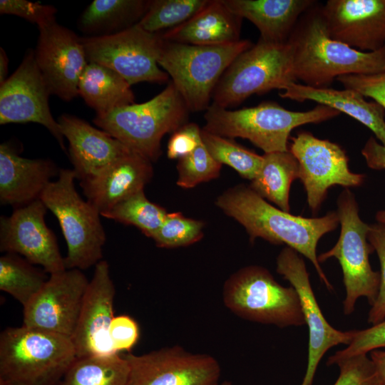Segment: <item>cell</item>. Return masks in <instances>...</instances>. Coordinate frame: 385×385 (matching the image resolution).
Instances as JSON below:
<instances>
[{
  "mask_svg": "<svg viewBox=\"0 0 385 385\" xmlns=\"http://www.w3.org/2000/svg\"><path fill=\"white\" fill-rule=\"evenodd\" d=\"M215 205L246 230L252 242L258 237L274 245H286L307 258L329 290L333 287L322 270L317 255L319 240L339 224L337 212L319 217L294 215L275 207L249 185L230 188L216 200Z\"/></svg>",
  "mask_w": 385,
  "mask_h": 385,
  "instance_id": "cell-1",
  "label": "cell"
},
{
  "mask_svg": "<svg viewBox=\"0 0 385 385\" xmlns=\"http://www.w3.org/2000/svg\"><path fill=\"white\" fill-rule=\"evenodd\" d=\"M287 41L292 49L295 78L308 86L327 88L341 76L385 70V47L363 52L334 40L317 2L299 18Z\"/></svg>",
  "mask_w": 385,
  "mask_h": 385,
  "instance_id": "cell-2",
  "label": "cell"
},
{
  "mask_svg": "<svg viewBox=\"0 0 385 385\" xmlns=\"http://www.w3.org/2000/svg\"><path fill=\"white\" fill-rule=\"evenodd\" d=\"M341 113L319 104L306 111L287 110L274 102L229 110L210 104L205 111V130L227 138L247 139L265 153L289 150L288 140L295 128L319 123Z\"/></svg>",
  "mask_w": 385,
  "mask_h": 385,
  "instance_id": "cell-3",
  "label": "cell"
},
{
  "mask_svg": "<svg viewBox=\"0 0 385 385\" xmlns=\"http://www.w3.org/2000/svg\"><path fill=\"white\" fill-rule=\"evenodd\" d=\"M76 357L66 336L24 325L0 334V379L9 385H56Z\"/></svg>",
  "mask_w": 385,
  "mask_h": 385,
  "instance_id": "cell-4",
  "label": "cell"
},
{
  "mask_svg": "<svg viewBox=\"0 0 385 385\" xmlns=\"http://www.w3.org/2000/svg\"><path fill=\"white\" fill-rule=\"evenodd\" d=\"M190 111L170 80L166 87L149 101L127 105L93 121L133 152L152 163L160 156L161 140L188 123Z\"/></svg>",
  "mask_w": 385,
  "mask_h": 385,
  "instance_id": "cell-5",
  "label": "cell"
},
{
  "mask_svg": "<svg viewBox=\"0 0 385 385\" xmlns=\"http://www.w3.org/2000/svg\"><path fill=\"white\" fill-rule=\"evenodd\" d=\"M252 45L247 39L219 46H195L163 39L158 62L190 112L205 111L225 71Z\"/></svg>",
  "mask_w": 385,
  "mask_h": 385,
  "instance_id": "cell-6",
  "label": "cell"
},
{
  "mask_svg": "<svg viewBox=\"0 0 385 385\" xmlns=\"http://www.w3.org/2000/svg\"><path fill=\"white\" fill-rule=\"evenodd\" d=\"M73 169H60L40 200L57 218L67 245L66 269L86 270L102 260L106 235L100 212L76 191Z\"/></svg>",
  "mask_w": 385,
  "mask_h": 385,
  "instance_id": "cell-7",
  "label": "cell"
},
{
  "mask_svg": "<svg viewBox=\"0 0 385 385\" xmlns=\"http://www.w3.org/2000/svg\"><path fill=\"white\" fill-rule=\"evenodd\" d=\"M225 306L250 322L280 328L305 324L295 289L280 284L264 267L249 265L232 274L222 289Z\"/></svg>",
  "mask_w": 385,
  "mask_h": 385,
  "instance_id": "cell-8",
  "label": "cell"
},
{
  "mask_svg": "<svg viewBox=\"0 0 385 385\" xmlns=\"http://www.w3.org/2000/svg\"><path fill=\"white\" fill-rule=\"evenodd\" d=\"M297 81L289 42L273 43L259 38L225 71L215 88L212 104L228 109L252 95L284 90Z\"/></svg>",
  "mask_w": 385,
  "mask_h": 385,
  "instance_id": "cell-9",
  "label": "cell"
},
{
  "mask_svg": "<svg viewBox=\"0 0 385 385\" xmlns=\"http://www.w3.org/2000/svg\"><path fill=\"white\" fill-rule=\"evenodd\" d=\"M337 213L341 225L338 241L333 247L318 256L319 263L336 258L342 267L346 295L343 312L349 315L354 312L360 297L366 298L371 306L377 297L380 285V272L370 265L369 255L374 248L368 241L370 225L362 221L354 195L344 189L337 198Z\"/></svg>",
  "mask_w": 385,
  "mask_h": 385,
  "instance_id": "cell-10",
  "label": "cell"
},
{
  "mask_svg": "<svg viewBox=\"0 0 385 385\" xmlns=\"http://www.w3.org/2000/svg\"><path fill=\"white\" fill-rule=\"evenodd\" d=\"M88 62L107 66L120 74L130 86L170 81L158 65L163 43L160 34L143 30L138 24L116 34L81 37Z\"/></svg>",
  "mask_w": 385,
  "mask_h": 385,
  "instance_id": "cell-11",
  "label": "cell"
},
{
  "mask_svg": "<svg viewBox=\"0 0 385 385\" xmlns=\"http://www.w3.org/2000/svg\"><path fill=\"white\" fill-rule=\"evenodd\" d=\"M289 150L298 162L299 179L313 213L319 210L330 188H356L365 181V175L349 170V158L339 145L308 131H300L292 138Z\"/></svg>",
  "mask_w": 385,
  "mask_h": 385,
  "instance_id": "cell-12",
  "label": "cell"
},
{
  "mask_svg": "<svg viewBox=\"0 0 385 385\" xmlns=\"http://www.w3.org/2000/svg\"><path fill=\"white\" fill-rule=\"evenodd\" d=\"M124 356L129 366L127 385H219L220 365L207 354L175 345Z\"/></svg>",
  "mask_w": 385,
  "mask_h": 385,
  "instance_id": "cell-13",
  "label": "cell"
},
{
  "mask_svg": "<svg viewBox=\"0 0 385 385\" xmlns=\"http://www.w3.org/2000/svg\"><path fill=\"white\" fill-rule=\"evenodd\" d=\"M48 86L29 50L16 71L0 85V124L36 123L43 125L63 151L64 137L53 117Z\"/></svg>",
  "mask_w": 385,
  "mask_h": 385,
  "instance_id": "cell-14",
  "label": "cell"
},
{
  "mask_svg": "<svg viewBox=\"0 0 385 385\" xmlns=\"http://www.w3.org/2000/svg\"><path fill=\"white\" fill-rule=\"evenodd\" d=\"M276 265L277 273L291 284L299 295L309 330L307 365L301 385H312L323 356L334 346L349 345L355 329L340 331L327 321L312 288L305 262L297 252L285 247L277 255Z\"/></svg>",
  "mask_w": 385,
  "mask_h": 385,
  "instance_id": "cell-15",
  "label": "cell"
},
{
  "mask_svg": "<svg viewBox=\"0 0 385 385\" xmlns=\"http://www.w3.org/2000/svg\"><path fill=\"white\" fill-rule=\"evenodd\" d=\"M88 282L79 269L49 274L43 287L24 307L23 325L71 338Z\"/></svg>",
  "mask_w": 385,
  "mask_h": 385,
  "instance_id": "cell-16",
  "label": "cell"
},
{
  "mask_svg": "<svg viewBox=\"0 0 385 385\" xmlns=\"http://www.w3.org/2000/svg\"><path fill=\"white\" fill-rule=\"evenodd\" d=\"M47 207L39 199L0 217V250L21 255L48 274L66 270L55 234L45 222Z\"/></svg>",
  "mask_w": 385,
  "mask_h": 385,
  "instance_id": "cell-17",
  "label": "cell"
},
{
  "mask_svg": "<svg viewBox=\"0 0 385 385\" xmlns=\"http://www.w3.org/2000/svg\"><path fill=\"white\" fill-rule=\"evenodd\" d=\"M38 30L36 64L51 95L71 101L78 96V82L88 63L81 37L57 22Z\"/></svg>",
  "mask_w": 385,
  "mask_h": 385,
  "instance_id": "cell-18",
  "label": "cell"
},
{
  "mask_svg": "<svg viewBox=\"0 0 385 385\" xmlns=\"http://www.w3.org/2000/svg\"><path fill=\"white\" fill-rule=\"evenodd\" d=\"M115 294L109 265L102 260L94 266L71 337L77 357L117 354L109 337L110 325L114 317Z\"/></svg>",
  "mask_w": 385,
  "mask_h": 385,
  "instance_id": "cell-19",
  "label": "cell"
},
{
  "mask_svg": "<svg viewBox=\"0 0 385 385\" xmlns=\"http://www.w3.org/2000/svg\"><path fill=\"white\" fill-rule=\"evenodd\" d=\"M322 14L334 40L363 52L385 47V0H329Z\"/></svg>",
  "mask_w": 385,
  "mask_h": 385,
  "instance_id": "cell-20",
  "label": "cell"
},
{
  "mask_svg": "<svg viewBox=\"0 0 385 385\" xmlns=\"http://www.w3.org/2000/svg\"><path fill=\"white\" fill-rule=\"evenodd\" d=\"M57 121L68 142V154L76 178L80 181L96 175L132 151L108 133L78 117L64 113Z\"/></svg>",
  "mask_w": 385,
  "mask_h": 385,
  "instance_id": "cell-21",
  "label": "cell"
},
{
  "mask_svg": "<svg viewBox=\"0 0 385 385\" xmlns=\"http://www.w3.org/2000/svg\"><path fill=\"white\" fill-rule=\"evenodd\" d=\"M153 175L152 162L131 151L79 184L86 200L101 215L120 201L144 190Z\"/></svg>",
  "mask_w": 385,
  "mask_h": 385,
  "instance_id": "cell-22",
  "label": "cell"
},
{
  "mask_svg": "<svg viewBox=\"0 0 385 385\" xmlns=\"http://www.w3.org/2000/svg\"><path fill=\"white\" fill-rule=\"evenodd\" d=\"M60 169L50 159H29L19 155L9 143L0 145V202L15 208L40 197Z\"/></svg>",
  "mask_w": 385,
  "mask_h": 385,
  "instance_id": "cell-23",
  "label": "cell"
},
{
  "mask_svg": "<svg viewBox=\"0 0 385 385\" xmlns=\"http://www.w3.org/2000/svg\"><path fill=\"white\" fill-rule=\"evenodd\" d=\"M242 18L232 12L223 0H208L192 18L173 29L160 33L167 41L219 46L239 41Z\"/></svg>",
  "mask_w": 385,
  "mask_h": 385,
  "instance_id": "cell-24",
  "label": "cell"
},
{
  "mask_svg": "<svg viewBox=\"0 0 385 385\" xmlns=\"http://www.w3.org/2000/svg\"><path fill=\"white\" fill-rule=\"evenodd\" d=\"M234 14L251 21L260 38L287 42L299 18L317 1L312 0H223Z\"/></svg>",
  "mask_w": 385,
  "mask_h": 385,
  "instance_id": "cell-25",
  "label": "cell"
},
{
  "mask_svg": "<svg viewBox=\"0 0 385 385\" xmlns=\"http://www.w3.org/2000/svg\"><path fill=\"white\" fill-rule=\"evenodd\" d=\"M279 96L283 98L303 102L312 101L344 113L371 130L385 145V110L376 102L366 101L361 93L351 89L314 88L293 83Z\"/></svg>",
  "mask_w": 385,
  "mask_h": 385,
  "instance_id": "cell-26",
  "label": "cell"
},
{
  "mask_svg": "<svg viewBox=\"0 0 385 385\" xmlns=\"http://www.w3.org/2000/svg\"><path fill=\"white\" fill-rule=\"evenodd\" d=\"M78 96L96 113L103 115L135 103L131 86L117 72L88 62L78 82Z\"/></svg>",
  "mask_w": 385,
  "mask_h": 385,
  "instance_id": "cell-27",
  "label": "cell"
},
{
  "mask_svg": "<svg viewBox=\"0 0 385 385\" xmlns=\"http://www.w3.org/2000/svg\"><path fill=\"white\" fill-rule=\"evenodd\" d=\"M148 5L145 0H94L80 16L78 26L88 36L116 34L136 25Z\"/></svg>",
  "mask_w": 385,
  "mask_h": 385,
  "instance_id": "cell-28",
  "label": "cell"
},
{
  "mask_svg": "<svg viewBox=\"0 0 385 385\" xmlns=\"http://www.w3.org/2000/svg\"><path fill=\"white\" fill-rule=\"evenodd\" d=\"M262 158L250 186L264 199L289 212V191L292 182L299 178L298 162L289 150L265 153Z\"/></svg>",
  "mask_w": 385,
  "mask_h": 385,
  "instance_id": "cell-29",
  "label": "cell"
},
{
  "mask_svg": "<svg viewBox=\"0 0 385 385\" xmlns=\"http://www.w3.org/2000/svg\"><path fill=\"white\" fill-rule=\"evenodd\" d=\"M128 375L124 355L76 357L56 385H127Z\"/></svg>",
  "mask_w": 385,
  "mask_h": 385,
  "instance_id": "cell-30",
  "label": "cell"
},
{
  "mask_svg": "<svg viewBox=\"0 0 385 385\" xmlns=\"http://www.w3.org/2000/svg\"><path fill=\"white\" fill-rule=\"evenodd\" d=\"M34 265L15 253H5L0 257V289L12 296L23 307L49 277L44 270Z\"/></svg>",
  "mask_w": 385,
  "mask_h": 385,
  "instance_id": "cell-31",
  "label": "cell"
},
{
  "mask_svg": "<svg viewBox=\"0 0 385 385\" xmlns=\"http://www.w3.org/2000/svg\"><path fill=\"white\" fill-rule=\"evenodd\" d=\"M167 213L165 208L150 202L142 190L120 201L101 216L135 226L152 239L162 225Z\"/></svg>",
  "mask_w": 385,
  "mask_h": 385,
  "instance_id": "cell-32",
  "label": "cell"
},
{
  "mask_svg": "<svg viewBox=\"0 0 385 385\" xmlns=\"http://www.w3.org/2000/svg\"><path fill=\"white\" fill-rule=\"evenodd\" d=\"M208 0H149L148 8L137 24L143 30L160 34L184 24Z\"/></svg>",
  "mask_w": 385,
  "mask_h": 385,
  "instance_id": "cell-33",
  "label": "cell"
},
{
  "mask_svg": "<svg viewBox=\"0 0 385 385\" xmlns=\"http://www.w3.org/2000/svg\"><path fill=\"white\" fill-rule=\"evenodd\" d=\"M201 138L218 163L229 165L250 181L256 176L262 163V155L245 148L232 138L211 133L203 128H201Z\"/></svg>",
  "mask_w": 385,
  "mask_h": 385,
  "instance_id": "cell-34",
  "label": "cell"
},
{
  "mask_svg": "<svg viewBox=\"0 0 385 385\" xmlns=\"http://www.w3.org/2000/svg\"><path fill=\"white\" fill-rule=\"evenodd\" d=\"M204 227L201 220L186 217L181 212H169L152 239L161 248L185 247L202 238Z\"/></svg>",
  "mask_w": 385,
  "mask_h": 385,
  "instance_id": "cell-35",
  "label": "cell"
},
{
  "mask_svg": "<svg viewBox=\"0 0 385 385\" xmlns=\"http://www.w3.org/2000/svg\"><path fill=\"white\" fill-rule=\"evenodd\" d=\"M222 165L210 155L202 141L192 153L178 160L176 183L183 188H194L217 178Z\"/></svg>",
  "mask_w": 385,
  "mask_h": 385,
  "instance_id": "cell-36",
  "label": "cell"
},
{
  "mask_svg": "<svg viewBox=\"0 0 385 385\" xmlns=\"http://www.w3.org/2000/svg\"><path fill=\"white\" fill-rule=\"evenodd\" d=\"M339 376L334 385H381L375 366L368 354H359L337 361Z\"/></svg>",
  "mask_w": 385,
  "mask_h": 385,
  "instance_id": "cell-37",
  "label": "cell"
},
{
  "mask_svg": "<svg viewBox=\"0 0 385 385\" xmlns=\"http://www.w3.org/2000/svg\"><path fill=\"white\" fill-rule=\"evenodd\" d=\"M382 347H385V319L364 329H355L354 337L347 347L329 356L327 364L332 366L341 359L367 354Z\"/></svg>",
  "mask_w": 385,
  "mask_h": 385,
  "instance_id": "cell-38",
  "label": "cell"
},
{
  "mask_svg": "<svg viewBox=\"0 0 385 385\" xmlns=\"http://www.w3.org/2000/svg\"><path fill=\"white\" fill-rule=\"evenodd\" d=\"M57 9L52 5L26 0H1L0 14L14 15L42 28L56 21Z\"/></svg>",
  "mask_w": 385,
  "mask_h": 385,
  "instance_id": "cell-39",
  "label": "cell"
},
{
  "mask_svg": "<svg viewBox=\"0 0 385 385\" xmlns=\"http://www.w3.org/2000/svg\"><path fill=\"white\" fill-rule=\"evenodd\" d=\"M367 239L376 251L380 263V285L368 314V322L376 324L385 319V232L377 224L370 225Z\"/></svg>",
  "mask_w": 385,
  "mask_h": 385,
  "instance_id": "cell-40",
  "label": "cell"
},
{
  "mask_svg": "<svg viewBox=\"0 0 385 385\" xmlns=\"http://www.w3.org/2000/svg\"><path fill=\"white\" fill-rule=\"evenodd\" d=\"M344 88L354 90L374 100L385 110V70L372 74H349L338 77Z\"/></svg>",
  "mask_w": 385,
  "mask_h": 385,
  "instance_id": "cell-41",
  "label": "cell"
},
{
  "mask_svg": "<svg viewBox=\"0 0 385 385\" xmlns=\"http://www.w3.org/2000/svg\"><path fill=\"white\" fill-rule=\"evenodd\" d=\"M109 337L115 353L130 351L140 337L138 324L129 315L114 316L110 325Z\"/></svg>",
  "mask_w": 385,
  "mask_h": 385,
  "instance_id": "cell-42",
  "label": "cell"
},
{
  "mask_svg": "<svg viewBox=\"0 0 385 385\" xmlns=\"http://www.w3.org/2000/svg\"><path fill=\"white\" fill-rule=\"evenodd\" d=\"M201 143V128L195 123L188 122L172 133L167 145V156L179 160L192 153Z\"/></svg>",
  "mask_w": 385,
  "mask_h": 385,
  "instance_id": "cell-43",
  "label": "cell"
},
{
  "mask_svg": "<svg viewBox=\"0 0 385 385\" xmlns=\"http://www.w3.org/2000/svg\"><path fill=\"white\" fill-rule=\"evenodd\" d=\"M361 154L369 168L377 170H385V145L373 136L364 144Z\"/></svg>",
  "mask_w": 385,
  "mask_h": 385,
  "instance_id": "cell-44",
  "label": "cell"
},
{
  "mask_svg": "<svg viewBox=\"0 0 385 385\" xmlns=\"http://www.w3.org/2000/svg\"><path fill=\"white\" fill-rule=\"evenodd\" d=\"M381 385H385V351L375 349L369 352Z\"/></svg>",
  "mask_w": 385,
  "mask_h": 385,
  "instance_id": "cell-45",
  "label": "cell"
},
{
  "mask_svg": "<svg viewBox=\"0 0 385 385\" xmlns=\"http://www.w3.org/2000/svg\"><path fill=\"white\" fill-rule=\"evenodd\" d=\"M9 58L3 48H0V85L7 79Z\"/></svg>",
  "mask_w": 385,
  "mask_h": 385,
  "instance_id": "cell-46",
  "label": "cell"
},
{
  "mask_svg": "<svg viewBox=\"0 0 385 385\" xmlns=\"http://www.w3.org/2000/svg\"><path fill=\"white\" fill-rule=\"evenodd\" d=\"M375 218L379 225L383 230L385 232V209L378 211L376 214Z\"/></svg>",
  "mask_w": 385,
  "mask_h": 385,
  "instance_id": "cell-47",
  "label": "cell"
},
{
  "mask_svg": "<svg viewBox=\"0 0 385 385\" xmlns=\"http://www.w3.org/2000/svg\"><path fill=\"white\" fill-rule=\"evenodd\" d=\"M219 385H232V383L231 381H224L223 382H222ZM258 385H261V384H258Z\"/></svg>",
  "mask_w": 385,
  "mask_h": 385,
  "instance_id": "cell-48",
  "label": "cell"
},
{
  "mask_svg": "<svg viewBox=\"0 0 385 385\" xmlns=\"http://www.w3.org/2000/svg\"><path fill=\"white\" fill-rule=\"evenodd\" d=\"M0 385H9V384L5 382L4 381L0 379Z\"/></svg>",
  "mask_w": 385,
  "mask_h": 385,
  "instance_id": "cell-49",
  "label": "cell"
}]
</instances>
